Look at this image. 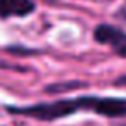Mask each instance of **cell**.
Returning a JSON list of instances; mask_svg holds the SVG:
<instances>
[{"label": "cell", "instance_id": "cell-7", "mask_svg": "<svg viewBox=\"0 0 126 126\" xmlns=\"http://www.w3.org/2000/svg\"><path fill=\"white\" fill-rule=\"evenodd\" d=\"M114 85H117V86H126V74L121 76V78H117V79L114 81Z\"/></svg>", "mask_w": 126, "mask_h": 126}, {"label": "cell", "instance_id": "cell-5", "mask_svg": "<svg viewBox=\"0 0 126 126\" xmlns=\"http://www.w3.org/2000/svg\"><path fill=\"white\" fill-rule=\"evenodd\" d=\"M85 83L83 81H69V83H55V85H48L45 88V92L48 93H59V92H69L74 88H83Z\"/></svg>", "mask_w": 126, "mask_h": 126}, {"label": "cell", "instance_id": "cell-6", "mask_svg": "<svg viewBox=\"0 0 126 126\" xmlns=\"http://www.w3.org/2000/svg\"><path fill=\"white\" fill-rule=\"evenodd\" d=\"M116 17L126 23V4H124V5H121V7L116 11Z\"/></svg>", "mask_w": 126, "mask_h": 126}, {"label": "cell", "instance_id": "cell-4", "mask_svg": "<svg viewBox=\"0 0 126 126\" xmlns=\"http://www.w3.org/2000/svg\"><path fill=\"white\" fill-rule=\"evenodd\" d=\"M35 11V4L31 0H0V17L19 16L24 17Z\"/></svg>", "mask_w": 126, "mask_h": 126}, {"label": "cell", "instance_id": "cell-3", "mask_svg": "<svg viewBox=\"0 0 126 126\" xmlns=\"http://www.w3.org/2000/svg\"><path fill=\"white\" fill-rule=\"evenodd\" d=\"M92 112L105 117H126V98L93 97Z\"/></svg>", "mask_w": 126, "mask_h": 126}, {"label": "cell", "instance_id": "cell-2", "mask_svg": "<svg viewBox=\"0 0 126 126\" xmlns=\"http://www.w3.org/2000/svg\"><path fill=\"white\" fill-rule=\"evenodd\" d=\"M93 38L98 43L109 45L112 52L126 59V33L112 24H98L93 30Z\"/></svg>", "mask_w": 126, "mask_h": 126}, {"label": "cell", "instance_id": "cell-1", "mask_svg": "<svg viewBox=\"0 0 126 126\" xmlns=\"http://www.w3.org/2000/svg\"><path fill=\"white\" fill-rule=\"evenodd\" d=\"M92 100L93 97H78V98H66L50 104H35L26 107L7 105L5 110L16 116H26L38 121H55L61 117H67L76 110H92Z\"/></svg>", "mask_w": 126, "mask_h": 126}]
</instances>
